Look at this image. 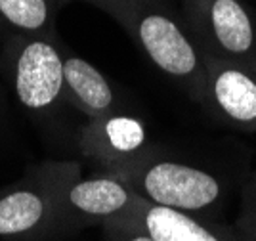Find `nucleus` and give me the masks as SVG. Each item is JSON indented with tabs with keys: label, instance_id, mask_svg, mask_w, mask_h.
<instances>
[{
	"label": "nucleus",
	"instance_id": "obj_3",
	"mask_svg": "<svg viewBox=\"0 0 256 241\" xmlns=\"http://www.w3.org/2000/svg\"><path fill=\"white\" fill-rule=\"evenodd\" d=\"M138 39L153 63L164 73L188 77L197 67V54L188 37L168 16L160 12L142 14L138 20Z\"/></svg>",
	"mask_w": 256,
	"mask_h": 241
},
{
	"label": "nucleus",
	"instance_id": "obj_2",
	"mask_svg": "<svg viewBox=\"0 0 256 241\" xmlns=\"http://www.w3.org/2000/svg\"><path fill=\"white\" fill-rule=\"evenodd\" d=\"M65 83L64 60L50 42L32 39L20 46L16 94L25 107L44 109L56 102Z\"/></svg>",
	"mask_w": 256,
	"mask_h": 241
},
{
	"label": "nucleus",
	"instance_id": "obj_7",
	"mask_svg": "<svg viewBox=\"0 0 256 241\" xmlns=\"http://www.w3.org/2000/svg\"><path fill=\"white\" fill-rule=\"evenodd\" d=\"M65 83L76 98L92 111H104L113 104V90L104 75L80 58H69L64 62Z\"/></svg>",
	"mask_w": 256,
	"mask_h": 241
},
{
	"label": "nucleus",
	"instance_id": "obj_6",
	"mask_svg": "<svg viewBox=\"0 0 256 241\" xmlns=\"http://www.w3.org/2000/svg\"><path fill=\"white\" fill-rule=\"evenodd\" d=\"M146 226L153 241H220L210 230L178 209L155 205L146 214Z\"/></svg>",
	"mask_w": 256,
	"mask_h": 241
},
{
	"label": "nucleus",
	"instance_id": "obj_9",
	"mask_svg": "<svg viewBox=\"0 0 256 241\" xmlns=\"http://www.w3.org/2000/svg\"><path fill=\"white\" fill-rule=\"evenodd\" d=\"M42 214L44 203L34 191H12L0 199V235L31 230L38 224Z\"/></svg>",
	"mask_w": 256,
	"mask_h": 241
},
{
	"label": "nucleus",
	"instance_id": "obj_11",
	"mask_svg": "<svg viewBox=\"0 0 256 241\" xmlns=\"http://www.w3.org/2000/svg\"><path fill=\"white\" fill-rule=\"evenodd\" d=\"M106 134L109 144L115 147L117 151H134L138 149L144 140H146V132L144 126L138 121L128 119V117H113L109 119L106 125Z\"/></svg>",
	"mask_w": 256,
	"mask_h": 241
},
{
	"label": "nucleus",
	"instance_id": "obj_12",
	"mask_svg": "<svg viewBox=\"0 0 256 241\" xmlns=\"http://www.w3.org/2000/svg\"><path fill=\"white\" fill-rule=\"evenodd\" d=\"M130 241H153V237L151 235H138V237H134V239Z\"/></svg>",
	"mask_w": 256,
	"mask_h": 241
},
{
	"label": "nucleus",
	"instance_id": "obj_10",
	"mask_svg": "<svg viewBox=\"0 0 256 241\" xmlns=\"http://www.w3.org/2000/svg\"><path fill=\"white\" fill-rule=\"evenodd\" d=\"M0 20L20 33H40L50 21V0H0Z\"/></svg>",
	"mask_w": 256,
	"mask_h": 241
},
{
	"label": "nucleus",
	"instance_id": "obj_4",
	"mask_svg": "<svg viewBox=\"0 0 256 241\" xmlns=\"http://www.w3.org/2000/svg\"><path fill=\"white\" fill-rule=\"evenodd\" d=\"M214 96L220 107L239 123L256 121V83L237 69H226L214 79Z\"/></svg>",
	"mask_w": 256,
	"mask_h": 241
},
{
	"label": "nucleus",
	"instance_id": "obj_8",
	"mask_svg": "<svg viewBox=\"0 0 256 241\" xmlns=\"http://www.w3.org/2000/svg\"><path fill=\"white\" fill-rule=\"evenodd\" d=\"M69 201L86 214L106 216L117 212L126 205L128 191L115 180H86L71 188Z\"/></svg>",
	"mask_w": 256,
	"mask_h": 241
},
{
	"label": "nucleus",
	"instance_id": "obj_5",
	"mask_svg": "<svg viewBox=\"0 0 256 241\" xmlns=\"http://www.w3.org/2000/svg\"><path fill=\"white\" fill-rule=\"evenodd\" d=\"M210 23L216 41L228 52L243 54L252 46V25L237 0H214L210 6Z\"/></svg>",
	"mask_w": 256,
	"mask_h": 241
},
{
	"label": "nucleus",
	"instance_id": "obj_1",
	"mask_svg": "<svg viewBox=\"0 0 256 241\" xmlns=\"http://www.w3.org/2000/svg\"><path fill=\"white\" fill-rule=\"evenodd\" d=\"M144 189L157 205L170 209L197 210L220 195V184L199 168L162 161L146 172Z\"/></svg>",
	"mask_w": 256,
	"mask_h": 241
}]
</instances>
